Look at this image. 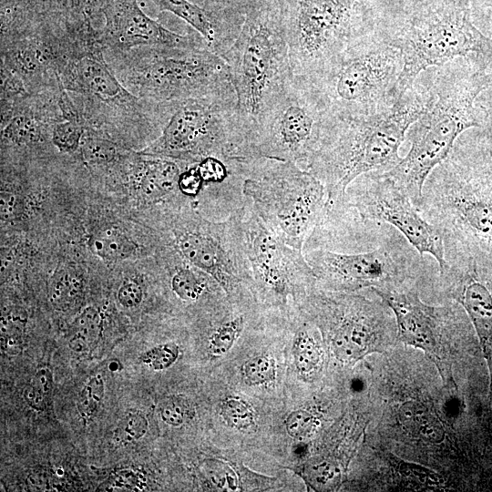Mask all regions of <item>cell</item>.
I'll list each match as a JSON object with an SVG mask.
<instances>
[{
  "label": "cell",
  "mask_w": 492,
  "mask_h": 492,
  "mask_svg": "<svg viewBox=\"0 0 492 492\" xmlns=\"http://www.w3.org/2000/svg\"><path fill=\"white\" fill-rule=\"evenodd\" d=\"M331 114L313 82L296 77L261 119L245 152L246 161H292L306 169L318 150Z\"/></svg>",
  "instance_id": "cell-10"
},
{
  "label": "cell",
  "mask_w": 492,
  "mask_h": 492,
  "mask_svg": "<svg viewBox=\"0 0 492 492\" xmlns=\"http://www.w3.org/2000/svg\"><path fill=\"white\" fill-rule=\"evenodd\" d=\"M31 384L50 400L54 379L53 373L48 367L39 368L34 374Z\"/></svg>",
  "instance_id": "cell-42"
},
{
  "label": "cell",
  "mask_w": 492,
  "mask_h": 492,
  "mask_svg": "<svg viewBox=\"0 0 492 492\" xmlns=\"http://www.w3.org/2000/svg\"><path fill=\"white\" fill-rule=\"evenodd\" d=\"M243 379L249 385H261L274 381L276 364L268 354H258L244 363L242 366Z\"/></svg>",
  "instance_id": "cell-32"
},
{
  "label": "cell",
  "mask_w": 492,
  "mask_h": 492,
  "mask_svg": "<svg viewBox=\"0 0 492 492\" xmlns=\"http://www.w3.org/2000/svg\"><path fill=\"white\" fill-rule=\"evenodd\" d=\"M243 136L234 87L173 104L159 136L142 155L197 164L215 157L228 164L242 162Z\"/></svg>",
  "instance_id": "cell-8"
},
{
  "label": "cell",
  "mask_w": 492,
  "mask_h": 492,
  "mask_svg": "<svg viewBox=\"0 0 492 492\" xmlns=\"http://www.w3.org/2000/svg\"><path fill=\"white\" fill-rule=\"evenodd\" d=\"M316 418L305 410H295L290 413L285 419L287 433L294 438H302L314 430Z\"/></svg>",
  "instance_id": "cell-37"
},
{
  "label": "cell",
  "mask_w": 492,
  "mask_h": 492,
  "mask_svg": "<svg viewBox=\"0 0 492 492\" xmlns=\"http://www.w3.org/2000/svg\"><path fill=\"white\" fill-rule=\"evenodd\" d=\"M220 415L230 427L246 429L254 423V412L250 405L237 396L225 398L220 405Z\"/></svg>",
  "instance_id": "cell-31"
},
{
  "label": "cell",
  "mask_w": 492,
  "mask_h": 492,
  "mask_svg": "<svg viewBox=\"0 0 492 492\" xmlns=\"http://www.w3.org/2000/svg\"><path fill=\"white\" fill-rule=\"evenodd\" d=\"M487 69H492V57H491V59H490V61L488 62L486 70H487Z\"/></svg>",
  "instance_id": "cell-45"
},
{
  "label": "cell",
  "mask_w": 492,
  "mask_h": 492,
  "mask_svg": "<svg viewBox=\"0 0 492 492\" xmlns=\"http://www.w3.org/2000/svg\"><path fill=\"white\" fill-rule=\"evenodd\" d=\"M453 149L427 177L418 210L442 236L492 253V157Z\"/></svg>",
  "instance_id": "cell-5"
},
{
  "label": "cell",
  "mask_w": 492,
  "mask_h": 492,
  "mask_svg": "<svg viewBox=\"0 0 492 492\" xmlns=\"http://www.w3.org/2000/svg\"><path fill=\"white\" fill-rule=\"evenodd\" d=\"M196 168L204 182L220 183L235 173L232 164L215 158L208 157L196 164Z\"/></svg>",
  "instance_id": "cell-36"
},
{
  "label": "cell",
  "mask_w": 492,
  "mask_h": 492,
  "mask_svg": "<svg viewBox=\"0 0 492 492\" xmlns=\"http://www.w3.org/2000/svg\"><path fill=\"white\" fill-rule=\"evenodd\" d=\"M245 213L244 204L221 221L185 216L178 219L171 229L178 253L213 277L228 297L254 282L245 247Z\"/></svg>",
  "instance_id": "cell-14"
},
{
  "label": "cell",
  "mask_w": 492,
  "mask_h": 492,
  "mask_svg": "<svg viewBox=\"0 0 492 492\" xmlns=\"http://www.w3.org/2000/svg\"><path fill=\"white\" fill-rule=\"evenodd\" d=\"M489 155L492 157V142H491V149H490V151H489Z\"/></svg>",
  "instance_id": "cell-46"
},
{
  "label": "cell",
  "mask_w": 492,
  "mask_h": 492,
  "mask_svg": "<svg viewBox=\"0 0 492 492\" xmlns=\"http://www.w3.org/2000/svg\"><path fill=\"white\" fill-rule=\"evenodd\" d=\"M109 0H70L68 9L78 15L92 21L101 15V12Z\"/></svg>",
  "instance_id": "cell-40"
},
{
  "label": "cell",
  "mask_w": 492,
  "mask_h": 492,
  "mask_svg": "<svg viewBox=\"0 0 492 492\" xmlns=\"http://www.w3.org/2000/svg\"><path fill=\"white\" fill-rule=\"evenodd\" d=\"M446 264L438 270L444 289L466 311L488 371L492 395V253L443 236Z\"/></svg>",
  "instance_id": "cell-16"
},
{
  "label": "cell",
  "mask_w": 492,
  "mask_h": 492,
  "mask_svg": "<svg viewBox=\"0 0 492 492\" xmlns=\"http://www.w3.org/2000/svg\"><path fill=\"white\" fill-rule=\"evenodd\" d=\"M245 322V316L238 314L220 323L209 337L210 353L215 356L228 353L242 333Z\"/></svg>",
  "instance_id": "cell-28"
},
{
  "label": "cell",
  "mask_w": 492,
  "mask_h": 492,
  "mask_svg": "<svg viewBox=\"0 0 492 492\" xmlns=\"http://www.w3.org/2000/svg\"><path fill=\"white\" fill-rule=\"evenodd\" d=\"M160 11H168L190 25L209 47L221 55L225 49L223 36L209 14L189 0H150Z\"/></svg>",
  "instance_id": "cell-21"
},
{
  "label": "cell",
  "mask_w": 492,
  "mask_h": 492,
  "mask_svg": "<svg viewBox=\"0 0 492 492\" xmlns=\"http://www.w3.org/2000/svg\"><path fill=\"white\" fill-rule=\"evenodd\" d=\"M374 292L394 313L398 340L423 350L443 377L448 378L450 367L446 348H448L451 337L464 328L457 309L425 303L412 285Z\"/></svg>",
  "instance_id": "cell-18"
},
{
  "label": "cell",
  "mask_w": 492,
  "mask_h": 492,
  "mask_svg": "<svg viewBox=\"0 0 492 492\" xmlns=\"http://www.w3.org/2000/svg\"><path fill=\"white\" fill-rule=\"evenodd\" d=\"M171 292L181 301L193 303L211 292L219 282L210 275L185 262L174 266L169 280Z\"/></svg>",
  "instance_id": "cell-22"
},
{
  "label": "cell",
  "mask_w": 492,
  "mask_h": 492,
  "mask_svg": "<svg viewBox=\"0 0 492 492\" xmlns=\"http://www.w3.org/2000/svg\"><path fill=\"white\" fill-rule=\"evenodd\" d=\"M105 394V384L101 374H96L88 379L80 390L76 406L78 415L86 422L94 419L99 409Z\"/></svg>",
  "instance_id": "cell-30"
},
{
  "label": "cell",
  "mask_w": 492,
  "mask_h": 492,
  "mask_svg": "<svg viewBox=\"0 0 492 492\" xmlns=\"http://www.w3.org/2000/svg\"><path fill=\"white\" fill-rule=\"evenodd\" d=\"M26 403L37 412L45 411L49 399L32 384L26 385L22 393Z\"/></svg>",
  "instance_id": "cell-41"
},
{
  "label": "cell",
  "mask_w": 492,
  "mask_h": 492,
  "mask_svg": "<svg viewBox=\"0 0 492 492\" xmlns=\"http://www.w3.org/2000/svg\"><path fill=\"white\" fill-rule=\"evenodd\" d=\"M93 22L68 9L49 30L55 73L87 130L111 140L112 134L129 129L161 133L171 114L170 104L144 100L123 86L106 59L100 30Z\"/></svg>",
  "instance_id": "cell-1"
},
{
  "label": "cell",
  "mask_w": 492,
  "mask_h": 492,
  "mask_svg": "<svg viewBox=\"0 0 492 492\" xmlns=\"http://www.w3.org/2000/svg\"><path fill=\"white\" fill-rule=\"evenodd\" d=\"M179 347L173 342L156 345L139 356L140 363L155 371L170 367L179 358Z\"/></svg>",
  "instance_id": "cell-34"
},
{
  "label": "cell",
  "mask_w": 492,
  "mask_h": 492,
  "mask_svg": "<svg viewBox=\"0 0 492 492\" xmlns=\"http://www.w3.org/2000/svg\"><path fill=\"white\" fill-rule=\"evenodd\" d=\"M80 153L83 161L90 167L104 168L121 159L123 153L118 144L93 131L87 130Z\"/></svg>",
  "instance_id": "cell-26"
},
{
  "label": "cell",
  "mask_w": 492,
  "mask_h": 492,
  "mask_svg": "<svg viewBox=\"0 0 492 492\" xmlns=\"http://www.w3.org/2000/svg\"><path fill=\"white\" fill-rule=\"evenodd\" d=\"M203 183L204 181L195 164V166L189 167L181 171L179 189L181 194L193 197L200 192Z\"/></svg>",
  "instance_id": "cell-39"
},
{
  "label": "cell",
  "mask_w": 492,
  "mask_h": 492,
  "mask_svg": "<svg viewBox=\"0 0 492 492\" xmlns=\"http://www.w3.org/2000/svg\"><path fill=\"white\" fill-rule=\"evenodd\" d=\"M89 247L94 254L111 261L126 260L136 252V244L116 229H107L92 236Z\"/></svg>",
  "instance_id": "cell-25"
},
{
  "label": "cell",
  "mask_w": 492,
  "mask_h": 492,
  "mask_svg": "<svg viewBox=\"0 0 492 492\" xmlns=\"http://www.w3.org/2000/svg\"><path fill=\"white\" fill-rule=\"evenodd\" d=\"M84 282L77 270L69 267L57 268L48 288L52 306L61 312L76 307L82 299Z\"/></svg>",
  "instance_id": "cell-23"
},
{
  "label": "cell",
  "mask_w": 492,
  "mask_h": 492,
  "mask_svg": "<svg viewBox=\"0 0 492 492\" xmlns=\"http://www.w3.org/2000/svg\"><path fill=\"white\" fill-rule=\"evenodd\" d=\"M159 415L164 423L178 427L194 417L195 412L191 403L186 397L173 395L161 402Z\"/></svg>",
  "instance_id": "cell-33"
},
{
  "label": "cell",
  "mask_w": 492,
  "mask_h": 492,
  "mask_svg": "<svg viewBox=\"0 0 492 492\" xmlns=\"http://www.w3.org/2000/svg\"><path fill=\"white\" fill-rule=\"evenodd\" d=\"M101 15L105 23L99 30L105 52H126L141 46L209 47L201 36L177 34L150 18L138 0H109Z\"/></svg>",
  "instance_id": "cell-19"
},
{
  "label": "cell",
  "mask_w": 492,
  "mask_h": 492,
  "mask_svg": "<svg viewBox=\"0 0 492 492\" xmlns=\"http://www.w3.org/2000/svg\"><path fill=\"white\" fill-rule=\"evenodd\" d=\"M429 98L412 87L393 105L378 111L331 115L321 145L306 167L324 185L327 203L341 199L359 176L387 171L401 160L400 146Z\"/></svg>",
  "instance_id": "cell-2"
},
{
  "label": "cell",
  "mask_w": 492,
  "mask_h": 492,
  "mask_svg": "<svg viewBox=\"0 0 492 492\" xmlns=\"http://www.w3.org/2000/svg\"><path fill=\"white\" fill-rule=\"evenodd\" d=\"M55 10H67L70 0H45Z\"/></svg>",
  "instance_id": "cell-44"
},
{
  "label": "cell",
  "mask_w": 492,
  "mask_h": 492,
  "mask_svg": "<svg viewBox=\"0 0 492 492\" xmlns=\"http://www.w3.org/2000/svg\"><path fill=\"white\" fill-rule=\"evenodd\" d=\"M102 331V317L94 307L85 308L68 329V346L78 354L91 351L98 343Z\"/></svg>",
  "instance_id": "cell-24"
},
{
  "label": "cell",
  "mask_w": 492,
  "mask_h": 492,
  "mask_svg": "<svg viewBox=\"0 0 492 492\" xmlns=\"http://www.w3.org/2000/svg\"><path fill=\"white\" fill-rule=\"evenodd\" d=\"M242 226L252 278L264 295L284 303L316 282L303 251L277 238L248 204Z\"/></svg>",
  "instance_id": "cell-17"
},
{
  "label": "cell",
  "mask_w": 492,
  "mask_h": 492,
  "mask_svg": "<svg viewBox=\"0 0 492 492\" xmlns=\"http://www.w3.org/2000/svg\"><path fill=\"white\" fill-rule=\"evenodd\" d=\"M327 204L361 220L393 226L421 257L430 254L437 262L438 270L445 266L441 231L421 214L409 195L385 171L359 176L347 187L341 199Z\"/></svg>",
  "instance_id": "cell-15"
},
{
  "label": "cell",
  "mask_w": 492,
  "mask_h": 492,
  "mask_svg": "<svg viewBox=\"0 0 492 492\" xmlns=\"http://www.w3.org/2000/svg\"><path fill=\"white\" fill-rule=\"evenodd\" d=\"M241 193L266 227L302 250L327 202L324 185L292 161L257 159L240 164Z\"/></svg>",
  "instance_id": "cell-7"
},
{
  "label": "cell",
  "mask_w": 492,
  "mask_h": 492,
  "mask_svg": "<svg viewBox=\"0 0 492 492\" xmlns=\"http://www.w3.org/2000/svg\"><path fill=\"white\" fill-rule=\"evenodd\" d=\"M149 422L146 416L138 411L128 412L119 421L117 428L118 436L128 441H137L148 432Z\"/></svg>",
  "instance_id": "cell-35"
},
{
  "label": "cell",
  "mask_w": 492,
  "mask_h": 492,
  "mask_svg": "<svg viewBox=\"0 0 492 492\" xmlns=\"http://www.w3.org/2000/svg\"><path fill=\"white\" fill-rule=\"evenodd\" d=\"M303 253L316 282L336 290H397L415 282L427 270L425 257L395 228L380 244L366 251L318 248Z\"/></svg>",
  "instance_id": "cell-12"
},
{
  "label": "cell",
  "mask_w": 492,
  "mask_h": 492,
  "mask_svg": "<svg viewBox=\"0 0 492 492\" xmlns=\"http://www.w3.org/2000/svg\"><path fill=\"white\" fill-rule=\"evenodd\" d=\"M490 3H492V0H490Z\"/></svg>",
  "instance_id": "cell-47"
},
{
  "label": "cell",
  "mask_w": 492,
  "mask_h": 492,
  "mask_svg": "<svg viewBox=\"0 0 492 492\" xmlns=\"http://www.w3.org/2000/svg\"><path fill=\"white\" fill-rule=\"evenodd\" d=\"M123 86L135 96L169 104L233 87L224 59L210 47L141 46L105 52Z\"/></svg>",
  "instance_id": "cell-6"
},
{
  "label": "cell",
  "mask_w": 492,
  "mask_h": 492,
  "mask_svg": "<svg viewBox=\"0 0 492 492\" xmlns=\"http://www.w3.org/2000/svg\"><path fill=\"white\" fill-rule=\"evenodd\" d=\"M487 83L488 75L481 65L442 76L424 112L409 128L408 153L385 172L417 209L429 174L450 155L464 131L482 125L475 101Z\"/></svg>",
  "instance_id": "cell-3"
},
{
  "label": "cell",
  "mask_w": 492,
  "mask_h": 492,
  "mask_svg": "<svg viewBox=\"0 0 492 492\" xmlns=\"http://www.w3.org/2000/svg\"><path fill=\"white\" fill-rule=\"evenodd\" d=\"M86 132L81 117L61 118L52 127L51 142L58 151L73 154L80 150Z\"/></svg>",
  "instance_id": "cell-27"
},
{
  "label": "cell",
  "mask_w": 492,
  "mask_h": 492,
  "mask_svg": "<svg viewBox=\"0 0 492 492\" xmlns=\"http://www.w3.org/2000/svg\"><path fill=\"white\" fill-rule=\"evenodd\" d=\"M402 67L401 52L390 42L359 39L307 78L331 115H364L397 101L395 92Z\"/></svg>",
  "instance_id": "cell-9"
},
{
  "label": "cell",
  "mask_w": 492,
  "mask_h": 492,
  "mask_svg": "<svg viewBox=\"0 0 492 492\" xmlns=\"http://www.w3.org/2000/svg\"><path fill=\"white\" fill-rule=\"evenodd\" d=\"M390 43L400 50L403 61L395 92L397 100L428 67L474 55V60L486 68L492 57V38L474 26L466 9L420 15Z\"/></svg>",
  "instance_id": "cell-11"
},
{
  "label": "cell",
  "mask_w": 492,
  "mask_h": 492,
  "mask_svg": "<svg viewBox=\"0 0 492 492\" xmlns=\"http://www.w3.org/2000/svg\"><path fill=\"white\" fill-rule=\"evenodd\" d=\"M143 296L142 286L134 280L123 282L117 294L119 304L127 309L138 307L141 303Z\"/></svg>",
  "instance_id": "cell-38"
},
{
  "label": "cell",
  "mask_w": 492,
  "mask_h": 492,
  "mask_svg": "<svg viewBox=\"0 0 492 492\" xmlns=\"http://www.w3.org/2000/svg\"><path fill=\"white\" fill-rule=\"evenodd\" d=\"M237 97L242 157L261 119L294 78L284 21L269 8L256 9L220 55Z\"/></svg>",
  "instance_id": "cell-4"
},
{
  "label": "cell",
  "mask_w": 492,
  "mask_h": 492,
  "mask_svg": "<svg viewBox=\"0 0 492 492\" xmlns=\"http://www.w3.org/2000/svg\"><path fill=\"white\" fill-rule=\"evenodd\" d=\"M148 156V155H146ZM135 163L136 179L143 195L159 200L179 191V179L183 170L179 161L155 156Z\"/></svg>",
  "instance_id": "cell-20"
},
{
  "label": "cell",
  "mask_w": 492,
  "mask_h": 492,
  "mask_svg": "<svg viewBox=\"0 0 492 492\" xmlns=\"http://www.w3.org/2000/svg\"><path fill=\"white\" fill-rule=\"evenodd\" d=\"M356 0H294L284 26L293 75L312 77L359 40Z\"/></svg>",
  "instance_id": "cell-13"
},
{
  "label": "cell",
  "mask_w": 492,
  "mask_h": 492,
  "mask_svg": "<svg viewBox=\"0 0 492 492\" xmlns=\"http://www.w3.org/2000/svg\"><path fill=\"white\" fill-rule=\"evenodd\" d=\"M292 354L295 366L300 373L309 374L317 366L320 360L319 347L306 329L300 328L295 333Z\"/></svg>",
  "instance_id": "cell-29"
},
{
  "label": "cell",
  "mask_w": 492,
  "mask_h": 492,
  "mask_svg": "<svg viewBox=\"0 0 492 492\" xmlns=\"http://www.w3.org/2000/svg\"><path fill=\"white\" fill-rule=\"evenodd\" d=\"M16 199L9 191H1V216L5 220H11L16 212Z\"/></svg>",
  "instance_id": "cell-43"
}]
</instances>
